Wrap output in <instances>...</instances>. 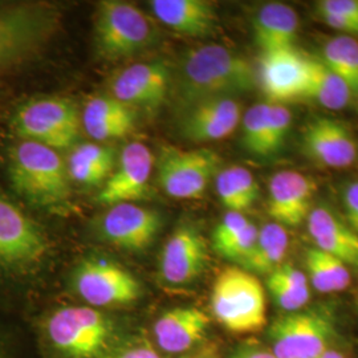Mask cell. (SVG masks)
Segmentation results:
<instances>
[{"label":"cell","instance_id":"e575fe53","mask_svg":"<svg viewBox=\"0 0 358 358\" xmlns=\"http://www.w3.org/2000/svg\"><path fill=\"white\" fill-rule=\"evenodd\" d=\"M66 169H68L69 177L83 185H90V186L99 185L106 178V176L99 169L92 166L87 161H84L75 153L71 154Z\"/></svg>","mask_w":358,"mask_h":358},{"label":"cell","instance_id":"277c9868","mask_svg":"<svg viewBox=\"0 0 358 358\" xmlns=\"http://www.w3.org/2000/svg\"><path fill=\"white\" fill-rule=\"evenodd\" d=\"M217 321L231 332H256L267 322L266 292L254 273L229 267L217 275L211 294Z\"/></svg>","mask_w":358,"mask_h":358},{"label":"cell","instance_id":"4316f807","mask_svg":"<svg viewBox=\"0 0 358 358\" xmlns=\"http://www.w3.org/2000/svg\"><path fill=\"white\" fill-rule=\"evenodd\" d=\"M288 247L289 236L285 227L275 222L267 223L259 229L254 248L241 264L251 273L269 275L282 266Z\"/></svg>","mask_w":358,"mask_h":358},{"label":"cell","instance_id":"836d02e7","mask_svg":"<svg viewBox=\"0 0 358 358\" xmlns=\"http://www.w3.org/2000/svg\"><path fill=\"white\" fill-rule=\"evenodd\" d=\"M72 153L76 154L80 158L87 161L92 166L99 169L106 177L115 167V150L105 145L83 143V145H78Z\"/></svg>","mask_w":358,"mask_h":358},{"label":"cell","instance_id":"1f68e13d","mask_svg":"<svg viewBox=\"0 0 358 358\" xmlns=\"http://www.w3.org/2000/svg\"><path fill=\"white\" fill-rule=\"evenodd\" d=\"M292 125V115L280 103H269L268 110V149L269 155L273 157L279 153L287 141Z\"/></svg>","mask_w":358,"mask_h":358},{"label":"cell","instance_id":"f546056e","mask_svg":"<svg viewBox=\"0 0 358 358\" xmlns=\"http://www.w3.org/2000/svg\"><path fill=\"white\" fill-rule=\"evenodd\" d=\"M321 62L340 77L358 106V40L341 35L331 38L322 48Z\"/></svg>","mask_w":358,"mask_h":358},{"label":"cell","instance_id":"cb8c5ba5","mask_svg":"<svg viewBox=\"0 0 358 358\" xmlns=\"http://www.w3.org/2000/svg\"><path fill=\"white\" fill-rule=\"evenodd\" d=\"M83 127L92 138L106 141L128 136L134 129L133 109L112 96H96L85 103Z\"/></svg>","mask_w":358,"mask_h":358},{"label":"cell","instance_id":"d4e9b609","mask_svg":"<svg viewBox=\"0 0 358 358\" xmlns=\"http://www.w3.org/2000/svg\"><path fill=\"white\" fill-rule=\"evenodd\" d=\"M303 99L313 100L329 110H340L353 103L345 83L321 59L308 56V76Z\"/></svg>","mask_w":358,"mask_h":358},{"label":"cell","instance_id":"44dd1931","mask_svg":"<svg viewBox=\"0 0 358 358\" xmlns=\"http://www.w3.org/2000/svg\"><path fill=\"white\" fill-rule=\"evenodd\" d=\"M208 324L207 315L198 308H174L157 320L154 334L167 353H183L203 338Z\"/></svg>","mask_w":358,"mask_h":358},{"label":"cell","instance_id":"7402d4cb","mask_svg":"<svg viewBox=\"0 0 358 358\" xmlns=\"http://www.w3.org/2000/svg\"><path fill=\"white\" fill-rule=\"evenodd\" d=\"M150 8L161 23L189 36L207 35L217 23L215 7L206 0H152Z\"/></svg>","mask_w":358,"mask_h":358},{"label":"cell","instance_id":"8992f818","mask_svg":"<svg viewBox=\"0 0 358 358\" xmlns=\"http://www.w3.org/2000/svg\"><path fill=\"white\" fill-rule=\"evenodd\" d=\"M334 325L328 308L285 313L269 327L271 352L276 358H316L333 345L337 337Z\"/></svg>","mask_w":358,"mask_h":358},{"label":"cell","instance_id":"603a6c76","mask_svg":"<svg viewBox=\"0 0 358 358\" xmlns=\"http://www.w3.org/2000/svg\"><path fill=\"white\" fill-rule=\"evenodd\" d=\"M299 16L288 4L272 1L259 8L254 17V36L263 53L294 48Z\"/></svg>","mask_w":358,"mask_h":358},{"label":"cell","instance_id":"ffe728a7","mask_svg":"<svg viewBox=\"0 0 358 358\" xmlns=\"http://www.w3.org/2000/svg\"><path fill=\"white\" fill-rule=\"evenodd\" d=\"M315 247L358 269V234L328 206L313 207L307 217Z\"/></svg>","mask_w":358,"mask_h":358},{"label":"cell","instance_id":"9a60e30c","mask_svg":"<svg viewBox=\"0 0 358 358\" xmlns=\"http://www.w3.org/2000/svg\"><path fill=\"white\" fill-rule=\"evenodd\" d=\"M317 186L313 179L294 170L275 173L268 182L269 217L282 227L301 224L312 211Z\"/></svg>","mask_w":358,"mask_h":358},{"label":"cell","instance_id":"6da1fadb","mask_svg":"<svg viewBox=\"0 0 358 358\" xmlns=\"http://www.w3.org/2000/svg\"><path fill=\"white\" fill-rule=\"evenodd\" d=\"M255 71L243 55L220 44L189 52L180 62L174 92L183 109L213 99L234 97L255 88Z\"/></svg>","mask_w":358,"mask_h":358},{"label":"cell","instance_id":"9c48e42d","mask_svg":"<svg viewBox=\"0 0 358 358\" xmlns=\"http://www.w3.org/2000/svg\"><path fill=\"white\" fill-rule=\"evenodd\" d=\"M53 345L73 358H93L108 344L109 321L101 312L88 307L63 308L48 321Z\"/></svg>","mask_w":358,"mask_h":358},{"label":"cell","instance_id":"8d00e7d4","mask_svg":"<svg viewBox=\"0 0 358 358\" xmlns=\"http://www.w3.org/2000/svg\"><path fill=\"white\" fill-rule=\"evenodd\" d=\"M341 198L348 224L358 234V179L346 182Z\"/></svg>","mask_w":358,"mask_h":358},{"label":"cell","instance_id":"4dcf8cb0","mask_svg":"<svg viewBox=\"0 0 358 358\" xmlns=\"http://www.w3.org/2000/svg\"><path fill=\"white\" fill-rule=\"evenodd\" d=\"M269 103H256L242 117V143L255 157L268 158Z\"/></svg>","mask_w":358,"mask_h":358},{"label":"cell","instance_id":"d590c367","mask_svg":"<svg viewBox=\"0 0 358 358\" xmlns=\"http://www.w3.org/2000/svg\"><path fill=\"white\" fill-rule=\"evenodd\" d=\"M316 13H334L358 22V0H321Z\"/></svg>","mask_w":358,"mask_h":358},{"label":"cell","instance_id":"ba28073f","mask_svg":"<svg viewBox=\"0 0 358 358\" xmlns=\"http://www.w3.org/2000/svg\"><path fill=\"white\" fill-rule=\"evenodd\" d=\"M220 157L210 149L183 150L162 146L157 161L158 180L167 195L176 199H196L217 176Z\"/></svg>","mask_w":358,"mask_h":358},{"label":"cell","instance_id":"52a82bcc","mask_svg":"<svg viewBox=\"0 0 358 358\" xmlns=\"http://www.w3.org/2000/svg\"><path fill=\"white\" fill-rule=\"evenodd\" d=\"M81 118L75 103L62 97H44L23 103L13 115V128L24 141L51 149H66L78 138Z\"/></svg>","mask_w":358,"mask_h":358},{"label":"cell","instance_id":"74e56055","mask_svg":"<svg viewBox=\"0 0 358 358\" xmlns=\"http://www.w3.org/2000/svg\"><path fill=\"white\" fill-rule=\"evenodd\" d=\"M268 278L292 285L296 288H309L307 275L301 269L296 268L291 264L282 263L280 267H278L273 272L269 273Z\"/></svg>","mask_w":358,"mask_h":358},{"label":"cell","instance_id":"ac0fdd59","mask_svg":"<svg viewBox=\"0 0 358 358\" xmlns=\"http://www.w3.org/2000/svg\"><path fill=\"white\" fill-rule=\"evenodd\" d=\"M207 260L205 238L195 227L183 224L173 232L164 247L161 275L170 284H187L203 272Z\"/></svg>","mask_w":358,"mask_h":358},{"label":"cell","instance_id":"484cf974","mask_svg":"<svg viewBox=\"0 0 358 358\" xmlns=\"http://www.w3.org/2000/svg\"><path fill=\"white\" fill-rule=\"evenodd\" d=\"M257 234L255 223L244 214L229 211L214 231L213 245L217 254L242 263L254 248Z\"/></svg>","mask_w":358,"mask_h":358},{"label":"cell","instance_id":"30bf717a","mask_svg":"<svg viewBox=\"0 0 358 358\" xmlns=\"http://www.w3.org/2000/svg\"><path fill=\"white\" fill-rule=\"evenodd\" d=\"M75 287L77 294L96 307L128 304L141 294L140 282L133 275L103 259L81 263L75 273Z\"/></svg>","mask_w":358,"mask_h":358},{"label":"cell","instance_id":"7a4b0ae2","mask_svg":"<svg viewBox=\"0 0 358 358\" xmlns=\"http://www.w3.org/2000/svg\"><path fill=\"white\" fill-rule=\"evenodd\" d=\"M8 173L15 192L41 207H60L71 198L69 174L57 150L32 141L13 145Z\"/></svg>","mask_w":358,"mask_h":358},{"label":"cell","instance_id":"7c38bea8","mask_svg":"<svg viewBox=\"0 0 358 358\" xmlns=\"http://www.w3.org/2000/svg\"><path fill=\"white\" fill-rule=\"evenodd\" d=\"M301 149L313 162L331 169L352 166L358 157V143L350 127L333 117H315L301 131Z\"/></svg>","mask_w":358,"mask_h":358},{"label":"cell","instance_id":"f35d334b","mask_svg":"<svg viewBox=\"0 0 358 358\" xmlns=\"http://www.w3.org/2000/svg\"><path fill=\"white\" fill-rule=\"evenodd\" d=\"M317 16L327 26L343 32L344 35H348V36L358 35L357 20H352V19H348V17L340 16V15H334V13H317Z\"/></svg>","mask_w":358,"mask_h":358},{"label":"cell","instance_id":"5b68a950","mask_svg":"<svg viewBox=\"0 0 358 358\" xmlns=\"http://www.w3.org/2000/svg\"><path fill=\"white\" fill-rule=\"evenodd\" d=\"M155 28L138 7L120 0H103L94 17V41L106 60L137 55L153 44Z\"/></svg>","mask_w":358,"mask_h":358},{"label":"cell","instance_id":"2e32d148","mask_svg":"<svg viewBox=\"0 0 358 358\" xmlns=\"http://www.w3.org/2000/svg\"><path fill=\"white\" fill-rule=\"evenodd\" d=\"M171 88V75L159 63H138L120 71L112 80V97L128 106L158 108Z\"/></svg>","mask_w":358,"mask_h":358},{"label":"cell","instance_id":"d6a6232c","mask_svg":"<svg viewBox=\"0 0 358 358\" xmlns=\"http://www.w3.org/2000/svg\"><path fill=\"white\" fill-rule=\"evenodd\" d=\"M267 287L276 306L287 313L301 310V308L306 307L310 300L309 288H296L272 278L267 279Z\"/></svg>","mask_w":358,"mask_h":358},{"label":"cell","instance_id":"7bdbcfd3","mask_svg":"<svg viewBox=\"0 0 358 358\" xmlns=\"http://www.w3.org/2000/svg\"><path fill=\"white\" fill-rule=\"evenodd\" d=\"M316 358H349L348 355L344 353L343 350L337 349L336 346H329L328 349H325L322 353H320Z\"/></svg>","mask_w":358,"mask_h":358},{"label":"cell","instance_id":"3957f363","mask_svg":"<svg viewBox=\"0 0 358 358\" xmlns=\"http://www.w3.org/2000/svg\"><path fill=\"white\" fill-rule=\"evenodd\" d=\"M59 23V8L48 3H0V72L36 55Z\"/></svg>","mask_w":358,"mask_h":358},{"label":"cell","instance_id":"f1b7e54d","mask_svg":"<svg viewBox=\"0 0 358 358\" xmlns=\"http://www.w3.org/2000/svg\"><path fill=\"white\" fill-rule=\"evenodd\" d=\"M308 282L321 294L344 291L350 284V271L340 259L321 251L316 247L306 250Z\"/></svg>","mask_w":358,"mask_h":358},{"label":"cell","instance_id":"ab89813d","mask_svg":"<svg viewBox=\"0 0 358 358\" xmlns=\"http://www.w3.org/2000/svg\"><path fill=\"white\" fill-rule=\"evenodd\" d=\"M117 358H161L158 353L150 346H140L127 350L125 353L120 355Z\"/></svg>","mask_w":358,"mask_h":358},{"label":"cell","instance_id":"b9f144b4","mask_svg":"<svg viewBox=\"0 0 358 358\" xmlns=\"http://www.w3.org/2000/svg\"><path fill=\"white\" fill-rule=\"evenodd\" d=\"M182 358H219V353H217V346L207 345Z\"/></svg>","mask_w":358,"mask_h":358},{"label":"cell","instance_id":"5bb4252c","mask_svg":"<svg viewBox=\"0 0 358 358\" xmlns=\"http://www.w3.org/2000/svg\"><path fill=\"white\" fill-rule=\"evenodd\" d=\"M153 166V153L146 145L129 143L121 153L117 170L99 194V202L115 206L141 199L148 190Z\"/></svg>","mask_w":358,"mask_h":358},{"label":"cell","instance_id":"e0dca14e","mask_svg":"<svg viewBox=\"0 0 358 358\" xmlns=\"http://www.w3.org/2000/svg\"><path fill=\"white\" fill-rule=\"evenodd\" d=\"M161 224L162 219L157 211L134 203H120L103 214L100 229L108 242L137 251L153 242Z\"/></svg>","mask_w":358,"mask_h":358},{"label":"cell","instance_id":"4fadbf2b","mask_svg":"<svg viewBox=\"0 0 358 358\" xmlns=\"http://www.w3.org/2000/svg\"><path fill=\"white\" fill-rule=\"evenodd\" d=\"M307 76L308 56L296 48L262 55L257 80L271 103L303 99Z\"/></svg>","mask_w":358,"mask_h":358},{"label":"cell","instance_id":"60d3db41","mask_svg":"<svg viewBox=\"0 0 358 358\" xmlns=\"http://www.w3.org/2000/svg\"><path fill=\"white\" fill-rule=\"evenodd\" d=\"M235 358H276L275 355L264 348L260 346H250L239 352Z\"/></svg>","mask_w":358,"mask_h":358},{"label":"cell","instance_id":"8fae6325","mask_svg":"<svg viewBox=\"0 0 358 358\" xmlns=\"http://www.w3.org/2000/svg\"><path fill=\"white\" fill-rule=\"evenodd\" d=\"M47 239L38 224L0 196V266L27 267L47 252Z\"/></svg>","mask_w":358,"mask_h":358},{"label":"cell","instance_id":"d6986e66","mask_svg":"<svg viewBox=\"0 0 358 358\" xmlns=\"http://www.w3.org/2000/svg\"><path fill=\"white\" fill-rule=\"evenodd\" d=\"M242 117V105L236 99H213L185 109L180 128L192 141H217L231 136Z\"/></svg>","mask_w":358,"mask_h":358},{"label":"cell","instance_id":"83f0119b","mask_svg":"<svg viewBox=\"0 0 358 358\" xmlns=\"http://www.w3.org/2000/svg\"><path fill=\"white\" fill-rule=\"evenodd\" d=\"M220 202L232 213H242L255 205L259 198V183L254 174L244 167H227L219 171L215 180Z\"/></svg>","mask_w":358,"mask_h":358}]
</instances>
